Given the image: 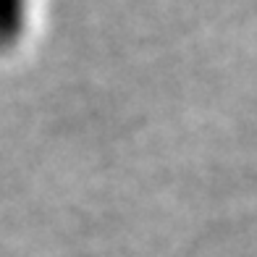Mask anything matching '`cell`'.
Here are the masks:
<instances>
[{
  "mask_svg": "<svg viewBox=\"0 0 257 257\" xmlns=\"http://www.w3.org/2000/svg\"><path fill=\"white\" fill-rule=\"evenodd\" d=\"M24 6L27 0H0V48L19 40L24 29Z\"/></svg>",
  "mask_w": 257,
  "mask_h": 257,
  "instance_id": "cell-1",
  "label": "cell"
}]
</instances>
